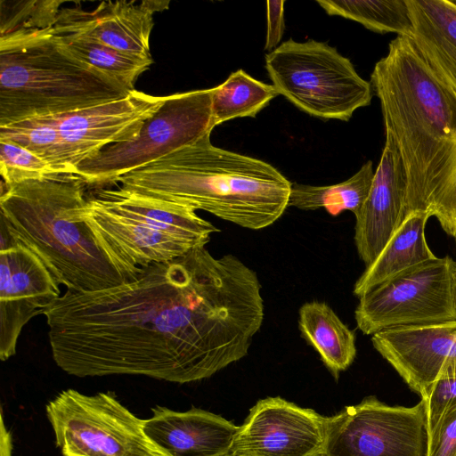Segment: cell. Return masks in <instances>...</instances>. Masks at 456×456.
<instances>
[{
  "mask_svg": "<svg viewBox=\"0 0 456 456\" xmlns=\"http://www.w3.org/2000/svg\"><path fill=\"white\" fill-rule=\"evenodd\" d=\"M454 238H455V241H456V235L454 236Z\"/></svg>",
  "mask_w": 456,
  "mask_h": 456,
  "instance_id": "obj_36",
  "label": "cell"
},
{
  "mask_svg": "<svg viewBox=\"0 0 456 456\" xmlns=\"http://www.w3.org/2000/svg\"><path fill=\"white\" fill-rule=\"evenodd\" d=\"M371 342L421 399L437 380L456 379V321L384 330Z\"/></svg>",
  "mask_w": 456,
  "mask_h": 456,
  "instance_id": "obj_13",
  "label": "cell"
},
{
  "mask_svg": "<svg viewBox=\"0 0 456 456\" xmlns=\"http://www.w3.org/2000/svg\"><path fill=\"white\" fill-rule=\"evenodd\" d=\"M131 92L66 52L53 28L0 37V126L94 107Z\"/></svg>",
  "mask_w": 456,
  "mask_h": 456,
  "instance_id": "obj_5",
  "label": "cell"
},
{
  "mask_svg": "<svg viewBox=\"0 0 456 456\" xmlns=\"http://www.w3.org/2000/svg\"><path fill=\"white\" fill-rule=\"evenodd\" d=\"M45 412L62 456H165L145 435L144 419L113 393L62 390Z\"/></svg>",
  "mask_w": 456,
  "mask_h": 456,
  "instance_id": "obj_8",
  "label": "cell"
},
{
  "mask_svg": "<svg viewBox=\"0 0 456 456\" xmlns=\"http://www.w3.org/2000/svg\"><path fill=\"white\" fill-rule=\"evenodd\" d=\"M69 54L117 80L131 91L134 83L153 63L152 58L127 54L103 44L71 35H54Z\"/></svg>",
  "mask_w": 456,
  "mask_h": 456,
  "instance_id": "obj_24",
  "label": "cell"
},
{
  "mask_svg": "<svg viewBox=\"0 0 456 456\" xmlns=\"http://www.w3.org/2000/svg\"><path fill=\"white\" fill-rule=\"evenodd\" d=\"M151 411L143 430L165 456H224L239 428L232 421L196 407L177 411L156 405Z\"/></svg>",
  "mask_w": 456,
  "mask_h": 456,
  "instance_id": "obj_17",
  "label": "cell"
},
{
  "mask_svg": "<svg viewBox=\"0 0 456 456\" xmlns=\"http://www.w3.org/2000/svg\"><path fill=\"white\" fill-rule=\"evenodd\" d=\"M212 89V126L236 118L256 117L279 95L273 85L256 80L243 69L230 74Z\"/></svg>",
  "mask_w": 456,
  "mask_h": 456,
  "instance_id": "obj_23",
  "label": "cell"
},
{
  "mask_svg": "<svg viewBox=\"0 0 456 456\" xmlns=\"http://www.w3.org/2000/svg\"><path fill=\"white\" fill-rule=\"evenodd\" d=\"M134 90L126 96L61 115L45 116L53 126L69 174L109 145L134 140L144 122L166 102ZM76 175V174H75Z\"/></svg>",
  "mask_w": 456,
  "mask_h": 456,
  "instance_id": "obj_11",
  "label": "cell"
},
{
  "mask_svg": "<svg viewBox=\"0 0 456 456\" xmlns=\"http://www.w3.org/2000/svg\"><path fill=\"white\" fill-rule=\"evenodd\" d=\"M0 37L53 28L63 1L1 0Z\"/></svg>",
  "mask_w": 456,
  "mask_h": 456,
  "instance_id": "obj_26",
  "label": "cell"
},
{
  "mask_svg": "<svg viewBox=\"0 0 456 456\" xmlns=\"http://www.w3.org/2000/svg\"><path fill=\"white\" fill-rule=\"evenodd\" d=\"M449 256L411 266L377 285L360 298L354 312L365 335L384 330L456 321L452 301Z\"/></svg>",
  "mask_w": 456,
  "mask_h": 456,
  "instance_id": "obj_9",
  "label": "cell"
},
{
  "mask_svg": "<svg viewBox=\"0 0 456 456\" xmlns=\"http://www.w3.org/2000/svg\"><path fill=\"white\" fill-rule=\"evenodd\" d=\"M224 456H230V454L228 453V454H226V455H224Z\"/></svg>",
  "mask_w": 456,
  "mask_h": 456,
  "instance_id": "obj_34",
  "label": "cell"
},
{
  "mask_svg": "<svg viewBox=\"0 0 456 456\" xmlns=\"http://www.w3.org/2000/svg\"><path fill=\"white\" fill-rule=\"evenodd\" d=\"M231 456V455H230Z\"/></svg>",
  "mask_w": 456,
  "mask_h": 456,
  "instance_id": "obj_38",
  "label": "cell"
},
{
  "mask_svg": "<svg viewBox=\"0 0 456 456\" xmlns=\"http://www.w3.org/2000/svg\"><path fill=\"white\" fill-rule=\"evenodd\" d=\"M0 430V456H12L13 448L12 434L4 426L2 411Z\"/></svg>",
  "mask_w": 456,
  "mask_h": 456,
  "instance_id": "obj_32",
  "label": "cell"
},
{
  "mask_svg": "<svg viewBox=\"0 0 456 456\" xmlns=\"http://www.w3.org/2000/svg\"><path fill=\"white\" fill-rule=\"evenodd\" d=\"M60 284L40 257L15 244L0 250V360L16 354L23 328L61 295Z\"/></svg>",
  "mask_w": 456,
  "mask_h": 456,
  "instance_id": "obj_14",
  "label": "cell"
},
{
  "mask_svg": "<svg viewBox=\"0 0 456 456\" xmlns=\"http://www.w3.org/2000/svg\"><path fill=\"white\" fill-rule=\"evenodd\" d=\"M426 400L389 405L374 395L328 417L325 456H428Z\"/></svg>",
  "mask_w": 456,
  "mask_h": 456,
  "instance_id": "obj_10",
  "label": "cell"
},
{
  "mask_svg": "<svg viewBox=\"0 0 456 456\" xmlns=\"http://www.w3.org/2000/svg\"><path fill=\"white\" fill-rule=\"evenodd\" d=\"M299 329L304 338L338 379L356 356L355 335L324 302L312 301L299 309Z\"/></svg>",
  "mask_w": 456,
  "mask_h": 456,
  "instance_id": "obj_21",
  "label": "cell"
},
{
  "mask_svg": "<svg viewBox=\"0 0 456 456\" xmlns=\"http://www.w3.org/2000/svg\"><path fill=\"white\" fill-rule=\"evenodd\" d=\"M86 185L75 174L1 185L0 225L15 243L36 253L66 290L110 289L143 270L121 256L85 219Z\"/></svg>",
  "mask_w": 456,
  "mask_h": 456,
  "instance_id": "obj_2",
  "label": "cell"
},
{
  "mask_svg": "<svg viewBox=\"0 0 456 456\" xmlns=\"http://www.w3.org/2000/svg\"><path fill=\"white\" fill-rule=\"evenodd\" d=\"M375 171L372 161L364 163L347 180L324 186L292 183L289 207L301 210L324 208L331 215L348 210L357 216L367 200Z\"/></svg>",
  "mask_w": 456,
  "mask_h": 456,
  "instance_id": "obj_22",
  "label": "cell"
},
{
  "mask_svg": "<svg viewBox=\"0 0 456 456\" xmlns=\"http://www.w3.org/2000/svg\"><path fill=\"white\" fill-rule=\"evenodd\" d=\"M452 301L454 314L456 315V262L453 265L452 273Z\"/></svg>",
  "mask_w": 456,
  "mask_h": 456,
  "instance_id": "obj_33",
  "label": "cell"
},
{
  "mask_svg": "<svg viewBox=\"0 0 456 456\" xmlns=\"http://www.w3.org/2000/svg\"><path fill=\"white\" fill-rule=\"evenodd\" d=\"M316 3L330 16L352 20L379 34L409 36L411 29L406 0H317Z\"/></svg>",
  "mask_w": 456,
  "mask_h": 456,
  "instance_id": "obj_25",
  "label": "cell"
},
{
  "mask_svg": "<svg viewBox=\"0 0 456 456\" xmlns=\"http://www.w3.org/2000/svg\"><path fill=\"white\" fill-rule=\"evenodd\" d=\"M0 174L6 185L61 175L29 150L4 139H0Z\"/></svg>",
  "mask_w": 456,
  "mask_h": 456,
  "instance_id": "obj_27",
  "label": "cell"
},
{
  "mask_svg": "<svg viewBox=\"0 0 456 456\" xmlns=\"http://www.w3.org/2000/svg\"><path fill=\"white\" fill-rule=\"evenodd\" d=\"M213 129L211 88L168 95L134 140L107 146L80 163L75 174L86 185L116 183L125 174L196 142Z\"/></svg>",
  "mask_w": 456,
  "mask_h": 456,
  "instance_id": "obj_7",
  "label": "cell"
},
{
  "mask_svg": "<svg viewBox=\"0 0 456 456\" xmlns=\"http://www.w3.org/2000/svg\"><path fill=\"white\" fill-rule=\"evenodd\" d=\"M453 2H454V4H456V0H454Z\"/></svg>",
  "mask_w": 456,
  "mask_h": 456,
  "instance_id": "obj_35",
  "label": "cell"
},
{
  "mask_svg": "<svg viewBox=\"0 0 456 456\" xmlns=\"http://www.w3.org/2000/svg\"><path fill=\"white\" fill-rule=\"evenodd\" d=\"M285 1H266L267 30L265 50L269 53L276 49L283 36Z\"/></svg>",
  "mask_w": 456,
  "mask_h": 456,
  "instance_id": "obj_30",
  "label": "cell"
},
{
  "mask_svg": "<svg viewBox=\"0 0 456 456\" xmlns=\"http://www.w3.org/2000/svg\"><path fill=\"white\" fill-rule=\"evenodd\" d=\"M409 37L425 62L456 101V4L449 0H406Z\"/></svg>",
  "mask_w": 456,
  "mask_h": 456,
  "instance_id": "obj_19",
  "label": "cell"
},
{
  "mask_svg": "<svg viewBox=\"0 0 456 456\" xmlns=\"http://www.w3.org/2000/svg\"><path fill=\"white\" fill-rule=\"evenodd\" d=\"M424 400L427 403L430 453L444 422L456 410V379L437 380L429 396Z\"/></svg>",
  "mask_w": 456,
  "mask_h": 456,
  "instance_id": "obj_29",
  "label": "cell"
},
{
  "mask_svg": "<svg viewBox=\"0 0 456 456\" xmlns=\"http://www.w3.org/2000/svg\"><path fill=\"white\" fill-rule=\"evenodd\" d=\"M88 199L130 221L142 232L170 235L196 247L206 246L211 235L219 231L191 207L142 195L122 187L99 188Z\"/></svg>",
  "mask_w": 456,
  "mask_h": 456,
  "instance_id": "obj_18",
  "label": "cell"
},
{
  "mask_svg": "<svg viewBox=\"0 0 456 456\" xmlns=\"http://www.w3.org/2000/svg\"><path fill=\"white\" fill-rule=\"evenodd\" d=\"M328 417L280 396L266 397L239 426L231 456L325 455Z\"/></svg>",
  "mask_w": 456,
  "mask_h": 456,
  "instance_id": "obj_12",
  "label": "cell"
},
{
  "mask_svg": "<svg viewBox=\"0 0 456 456\" xmlns=\"http://www.w3.org/2000/svg\"><path fill=\"white\" fill-rule=\"evenodd\" d=\"M168 1H103L94 11L80 7L61 9L53 28L54 35H71L94 40L119 52L152 58L150 37L153 13L167 9Z\"/></svg>",
  "mask_w": 456,
  "mask_h": 456,
  "instance_id": "obj_15",
  "label": "cell"
},
{
  "mask_svg": "<svg viewBox=\"0 0 456 456\" xmlns=\"http://www.w3.org/2000/svg\"><path fill=\"white\" fill-rule=\"evenodd\" d=\"M322 456H325V455H322Z\"/></svg>",
  "mask_w": 456,
  "mask_h": 456,
  "instance_id": "obj_37",
  "label": "cell"
},
{
  "mask_svg": "<svg viewBox=\"0 0 456 456\" xmlns=\"http://www.w3.org/2000/svg\"><path fill=\"white\" fill-rule=\"evenodd\" d=\"M429 456H456V410L444 422Z\"/></svg>",
  "mask_w": 456,
  "mask_h": 456,
  "instance_id": "obj_31",
  "label": "cell"
},
{
  "mask_svg": "<svg viewBox=\"0 0 456 456\" xmlns=\"http://www.w3.org/2000/svg\"><path fill=\"white\" fill-rule=\"evenodd\" d=\"M428 213L437 218L446 233L456 235V142L439 176Z\"/></svg>",
  "mask_w": 456,
  "mask_h": 456,
  "instance_id": "obj_28",
  "label": "cell"
},
{
  "mask_svg": "<svg viewBox=\"0 0 456 456\" xmlns=\"http://www.w3.org/2000/svg\"><path fill=\"white\" fill-rule=\"evenodd\" d=\"M407 185L398 148L386 134L369 196L355 216L354 242L366 266L374 262L403 222Z\"/></svg>",
  "mask_w": 456,
  "mask_h": 456,
  "instance_id": "obj_16",
  "label": "cell"
},
{
  "mask_svg": "<svg viewBox=\"0 0 456 456\" xmlns=\"http://www.w3.org/2000/svg\"><path fill=\"white\" fill-rule=\"evenodd\" d=\"M370 82L380 102L386 134L394 139L405 170L404 219L428 213L456 142V101L408 36L389 43Z\"/></svg>",
  "mask_w": 456,
  "mask_h": 456,
  "instance_id": "obj_4",
  "label": "cell"
},
{
  "mask_svg": "<svg viewBox=\"0 0 456 456\" xmlns=\"http://www.w3.org/2000/svg\"><path fill=\"white\" fill-rule=\"evenodd\" d=\"M265 60L278 94L311 116L348 121L355 110L371 102L370 82L357 73L347 57L324 42L290 38Z\"/></svg>",
  "mask_w": 456,
  "mask_h": 456,
  "instance_id": "obj_6",
  "label": "cell"
},
{
  "mask_svg": "<svg viewBox=\"0 0 456 456\" xmlns=\"http://www.w3.org/2000/svg\"><path fill=\"white\" fill-rule=\"evenodd\" d=\"M428 213L409 215L395 232L378 257L366 266L354 286L361 297L390 277L428 260L436 258L425 238Z\"/></svg>",
  "mask_w": 456,
  "mask_h": 456,
  "instance_id": "obj_20",
  "label": "cell"
},
{
  "mask_svg": "<svg viewBox=\"0 0 456 456\" xmlns=\"http://www.w3.org/2000/svg\"><path fill=\"white\" fill-rule=\"evenodd\" d=\"M116 183L249 230L268 227L283 215L292 184L265 161L213 145L210 134L125 174Z\"/></svg>",
  "mask_w": 456,
  "mask_h": 456,
  "instance_id": "obj_3",
  "label": "cell"
},
{
  "mask_svg": "<svg viewBox=\"0 0 456 456\" xmlns=\"http://www.w3.org/2000/svg\"><path fill=\"white\" fill-rule=\"evenodd\" d=\"M44 315L53 359L69 375L185 384L248 354L264 300L253 269L199 246L123 284L66 290Z\"/></svg>",
  "mask_w": 456,
  "mask_h": 456,
  "instance_id": "obj_1",
  "label": "cell"
}]
</instances>
